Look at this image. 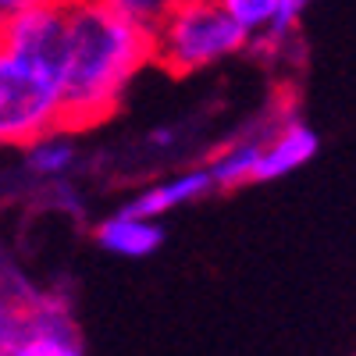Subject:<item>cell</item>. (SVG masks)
I'll return each instance as SVG.
<instances>
[{
	"label": "cell",
	"instance_id": "cell-11",
	"mask_svg": "<svg viewBox=\"0 0 356 356\" xmlns=\"http://www.w3.org/2000/svg\"><path fill=\"white\" fill-rule=\"evenodd\" d=\"M111 4L118 8V11H125L129 18H136V22H146V25H154L161 15H164V8H168V0H111Z\"/></svg>",
	"mask_w": 356,
	"mask_h": 356
},
{
	"label": "cell",
	"instance_id": "cell-8",
	"mask_svg": "<svg viewBox=\"0 0 356 356\" xmlns=\"http://www.w3.org/2000/svg\"><path fill=\"white\" fill-rule=\"evenodd\" d=\"M221 4L250 33L257 50H278L300 25L289 15V0H221Z\"/></svg>",
	"mask_w": 356,
	"mask_h": 356
},
{
	"label": "cell",
	"instance_id": "cell-9",
	"mask_svg": "<svg viewBox=\"0 0 356 356\" xmlns=\"http://www.w3.org/2000/svg\"><path fill=\"white\" fill-rule=\"evenodd\" d=\"M264 139H267V132H243V136L228 139L225 146H218L214 157L207 161V171H211L218 189H243V186L257 182Z\"/></svg>",
	"mask_w": 356,
	"mask_h": 356
},
{
	"label": "cell",
	"instance_id": "cell-5",
	"mask_svg": "<svg viewBox=\"0 0 356 356\" xmlns=\"http://www.w3.org/2000/svg\"><path fill=\"white\" fill-rule=\"evenodd\" d=\"M214 189H218V186H214L211 171H207V164L186 168V171L168 175V178H161V182L139 189V193L129 200V211L161 221V218H168V214H175V211H182V207H193V203L207 200Z\"/></svg>",
	"mask_w": 356,
	"mask_h": 356
},
{
	"label": "cell",
	"instance_id": "cell-6",
	"mask_svg": "<svg viewBox=\"0 0 356 356\" xmlns=\"http://www.w3.org/2000/svg\"><path fill=\"white\" fill-rule=\"evenodd\" d=\"M321 150V139L317 132L300 122V118H285L282 125H275L264 139V157H260V171H257V182H275V178L292 175L296 168H303L317 157Z\"/></svg>",
	"mask_w": 356,
	"mask_h": 356
},
{
	"label": "cell",
	"instance_id": "cell-12",
	"mask_svg": "<svg viewBox=\"0 0 356 356\" xmlns=\"http://www.w3.org/2000/svg\"><path fill=\"white\" fill-rule=\"evenodd\" d=\"M310 8V0H289V15L296 18V22H300V15Z\"/></svg>",
	"mask_w": 356,
	"mask_h": 356
},
{
	"label": "cell",
	"instance_id": "cell-3",
	"mask_svg": "<svg viewBox=\"0 0 356 356\" xmlns=\"http://www.w3.org/2000/svg\"><path fill=\"white\" fill-rule=\"evenodd\" d=\"M246 47H253L250 33L221 0H168L154 22V61L178 79L214 68Z\"/></svg>",
	"mask_w": 356,
	"mask_h": 356
},
{
	"label": "cell",
	"instance_id": "cell-7",
	"mask_svg": "<svg viewBox=\"0 0 356 356\" xmlns=\"http://www.w3.org/2000/svg\"><path fill=\"white\" fill-rule=\"evenodd\" d=\"M93 239L104 253L111 257H122V260H143V257H154L164 246V228L154 218H143L129 207H122L118 214L104 218L93 228Z\"/></svg>",
	"mask_w": 356,
	"mask_h": 356
},
{
	"label": "cell",
	"instance_id": "cell-10",
	"mask_svg": "<svg viewBox=\"0 0 356 356\" xmlns=\"http://www.w3.org/2000/svg\"><path fill=\"white\" fill-rule=\"evenodd\" d=\"M79 161V150L72 143V132L68 129H57L36 143L25 146V171L36 178V182H65L68 171L75 168Z\"/></svg>",
	"mask_w": 356,
	"mask_h": 356
},
{
	"label": "cell",
	"instance_id": "cell-1",
	"mask_svg": "<svg viewBox=\"0 0 356 356\" xmlns=\"http://www.w3.org/2000/svg\"><path fill=\"white\" fill-rule=\"evenodd\" d=\"M68 0H25L4 15L0 47V136L8 146L65 129Z\"/></svg>",
	"mask_w": 356,
	"mask_h": 356
},
{
	"label": "cell",
	"instance_id": "cell-2",
	"mask_svg": "<svg viewBox=\"0 0 356 356\" xmlns=\"http://www.w3.org/2000/svg\"><path fill=\"white\" fill-rule=\"evenodd\" d=\"M154 61V25L111 0H68L65 129L86 132L114 114L136 75Z\"/></svg>",
	"mask_w": 356,
	"mask_h": 356
},
{
	"label": "cell",
	"instance_id": "cell-4",
	"mask_svg": "<svg viewBox=\"0 0 356 356\" xmlns=\"http://www.w3.org/2000/svg\"><path fill=\"white\" fill-rule=\"evenodd\" d=\"M0 356H86L72 307L54 292L18 289V300L4 303Z\"/></svg>",
	"mask_w": 356,
	"mask_h": 356
}]
</instances>
